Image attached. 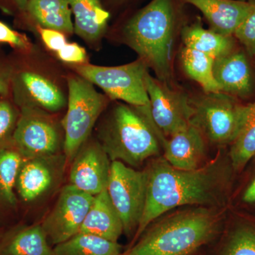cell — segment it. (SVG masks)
<instances>
[{
	"label": "cell",
	"mask_w": 255,
	"mask_h": 255,
	"mask_svg": "<svg viewBox=\"0 0 255 255\" xmlns=\"http://www.w3.org/2000/svg\"><path fill=\"white\" fill-rule=\"evenodd\" d=\"M221 214L197 207L174 213L150 228L130 252L132 255H187L216 234Z\"/></svg>",
	"instance_id": "4"
},
{
	"label": "cell",
	"mask_w": 255,
	"mask_h": 255,
	"mask_svg": "<svg viewBox=\"0 0 255 255\" xmlns=\"http://www.w3.org/2000/svg\"><path fill=\"white\" fill-rule=\"evenodd\" d=\"M251 7L246 17L235 31L234 38L244 47L247 55L255 56V0H250Z\"/></svg>",
	"instance_id": "29"
},
{
	"label": "cell",
	"mask_w": 255,
	"mask_h": 255,
	"mask_svg": "<svg viewBox=\"0 0 255 255\" xmlns=\"http://www.w3.org/2000/svg\"><path fill=\"white\" fill-rule=\"evenodd\" d=\"M181 58L186 73L201 85L206 93L220 92L213 73L214 58L185 46L182 50Z\"/></svg>",
	"instance_id": "25"
},
{
	"label": "cell",
	"mask_w": 255,
	"mask_h": 255,
	"mask_svg": "<svg viewBox=\"0 0 255 255\" xmlns=\"http://www.w3.org/2000/svg\"><path fill=\"white\" fill-rule=\"evenodd\" d=\"M166 140L138 109L119 104L101 127L97 140L112 162L120 161L136 168L158 156Z\"/></svg>",
	"instance_id": "3"
},
{
	"label": "cell",
	"mask_w": 255,
	"mask_h": 255,
	"mask_svg": "<svg viewBox=\"0 0 255 255\" xmlns=\"http://www.w3.org/2000/svg\"><path fill=\"white\" fill-rule=\"evenodd\" d=\"M79 75L100 87L112 100H121L151 113L150 103L146 90L147 65L141 59L117 67L81 65L76 68Z\"/></svg>",
	"instance_id": "6"
},
{
	"label": "cell",
	"mask_w": 255,
	"mask_h": 255,
	"mask_svg": "<svg viewBox=\"0 0 255 255\" xmlns=\"http://www.w3.org/2000/svg\"><path fill=\"white\" fill-rule=\"evenodd\" d=\"M68 111L62 122L63 152L70 164L82 145L90 139L92 129L105 110L107 100L96 91L93 84L82 78L68 79Z\"/></svg>",
	"instance_id": "5"
},
{
	"label": "cell",
	"mask_w": 255,
	"mask_h": 255,
	"mask_svg": "<svg viewBox=\"0 0 255 255\" xmlns=\"http://www.w3.org/2000/svg\"><path fill=\"white\" fill-rule=\"evenodd\" d=\"M19 114L9 101L0 100V148L11 146Z\"/></svg>",
	"instance_id": "28"
},
{
	"label": "cell",
	"mask_w": 255,
	"mask_h": 255,
	"mask_svg": "<svg viewBox=\"0 0 255 255\" xmlns=\"http://www.w3.org/2000/svg\"><path fill=\"white\" fill-rule=\"evenodd\" d=\"M20 109L11 146L23 159L59 155L63 141L49 112L33 107Z\"/></svg>",
	"instance_id": "9"
},
{
	"label": "cell",
	"mask_w": 255,
	"mask_h": 255,
	"mask_svg": "<svg viewBox=\"0 0 255 255\" xmlns=\"http://www.w3.org/2000/svg\"><path fill=\"white\" fill-rule=\"evenodd\" d=\"M74 16V31L87 41H96L107 28L110 14L101 0H68Z\"/></svg>",
	"instance_id": "21"
},
{
	"label": "cell",
	"mask_w": 255,
	"mask_h": 255,
	"mask_svg": "<svg viewBox=\"0 0 255 255\" xmlns=\"http://www.w3.org/2000/svg\"><path fill=\"white\" fill-rule=\"evenodd\" d=\"M0 43H8L21 50H27L30 46L29 42L24 35L11 29L1 21H0Z\"/></svg>",
	"instance_id": "30"
},
{
	"label": "cell",
	"mask_w": 255,
	"mask_h": 255,
	"mask_svg": "<svg viewBox=\"0 0 255 255\" xmlns=\"http://www.w3.org/2000/svg\"><path fill=\"white\" fill-rule=\"evenodd\" d=\"M53 251L55 255H120L122 247L116 242L79 233L55 246Z\"/></svg>",
	"instance_id": "24"
},
{
	"label": "cell",
	"mask_w": 255,
	"mask_h": 255,
	"mask_svg": "<svg viewBox=\"0 0 255 255\" xmlns=\"http://www.w3.org/2000/svg\"><path fill=\"white\" fill-rule=\"evenodd\" d=\"M80 233L94 235L118 243L119 238L124 233L123 223L107 189L94 196Z\"/></svg>",
	"instance_id": "18"
},
{
	"label": "cell",
	"mask_w": 255,
	"mask_h": 255,
	"mask_svg": "<svg viewBox=\"0 0 255 255\" xmlns=\"http://www.w3.org/2000/svg\"><path fill=\"white\" fill-rule=\"evenodd\" d=\"M146 170L147 196L137 237L169 210L185 205H216L223 199L226 176L218 159L194 170L185 171L174 168L165 159L159 158Z\"/></svg>",
	"instance_id": "1"
},
{
	"label": "cell",
	"mask_w": 255,
	"mask_h": 255,
	"mask_svg": "<svg viewBox=\"0 0 255 255\" xmlns=\"http://www.w3.org/2000/svg\"><path fill=\"white\" fill-rule=\"evenodd\" d=\"M223 255H255V225L245 224L235 229Z\"/></svg>",
	"instance_id": "27"
},
{
	"label": "cell",
	"mask_w": 255,
	"mask_h": 255,
	"mask_svg": "<svg viewBox=\"0 0 255 255\" xmlns=\"http://www.w3.org/2000/svg\"><path fill=\"white\" fill-rule=\"evenodd\" d=\"M147 187V170H136L120 161L112 162L107 191L127 234L138 227L145 209Z\"/></svg>",
	"instance_id": "8"
},
{
	"label": "cell",
	"mask_w": 255,
	"mask_h": 255,
	"mask_svg": "<svg viewBox=\"0 0 255 255\" xmlns=\"http://www.w3.org/2000/svg\"><path fill=\"white\" fill-rule=\"evenodd\" d=\"M132 255L131 254V253H130V252H129L128 253H127V254H125V255Z\"/></svg>",
	"instance_id": "37"
},
{
	"label": "cell",
	"mask_w": 255,
	"mask_h": 255,
	"mask_svg": "<svg viewBox=\"0 0 255 255\" xmlns=\"http://www.w3.org/2000/svg\"><path fill=\"white\" fill-rule=\"evenodd\" d=\"M3 235H4L3 230L1 229V228H0V239H1V237H2Z\"/></svg>",
	"instance_id": "36"
},
{
	"label": "cell",
	"mask_w": 255,
	"mask_h": 255,
	"mask_svg": "<svg viewBox=\"0 0 255 255\" xmlns=\"http://www.w3.org/2000/svg\"><path fill=\"white\" fill-rule=\"evenodd\" d=\"M174 0H152L128 20L126 41L153 69L158 80L172 87V47L175 10Z\"/></svg>",
	"instance_id": "2"
},
{
	"label": "cell",
	"mask_w": 255,
	"mask_h": 255,
	"mask_svg": "<svg viewBox=\"0 0 255 255\" xmlns=\"http://www.w3.org/2000/svg\"><path fill=\"white\" fill-rule=\"evenodd\" d=\"M206 94L192 103L191 124L214 143H232L241 130L249 104L243 105L236 97L221 92Z\"/></svg>",
	"instance_id": "7"
},
{
	"label": "cell",
	"mask_w": 255,
	"mask_h": 255,
	"mask_svg": "<svg viewBox=\"0 0 255 255\" xmlns=\"http://www.w3.org/2000/svg\"><path fill=\"white\" fill-rule=\"evenodd\" d=\"M200 10L213 31L233 36L251 7L250 0H184Z\"/></svg>",
	"instance_id": "17"
},
{
	"label": "cell",
	"mask_w": 255,
	"mask_h": 255,
	"mask_svg": "<svg viewBox=\"0 0 255 255\" xmlns=\"http://www.w3.org/2000/svg\"><path fill=\"white\" fill-rule=\"evenodd\" d=\"M70 184L96 196L107 189L112 161L98 140H88L70 162Z\"/></svg>",
	"instance_id": "12"
},
{
	"label": "cell",
	"mask_w": 255,
	"mask_h": 255,
	"mask_svg": "<svg viewBox=\"0 0 255 255\" xmlns=\"http://www.w3.org/2000/svg\"><path fill=\"white\" fill-rule=\"evenodd\" d=\"M37 28L42 40L50 50L58 52L67 44L66 38L62 32L38 26Z\"/></svg>",
	"instance_id": "31"
},
{
	"label": "cell",
	"mask_w": 255,
	"mask_h": 255,
	"mask_svg": "<svg viewBox=\"0 0 255 255\" xmlns=\"http://www.w3.org/2000/svg\"><path fill=\"white\" fill-rule=\"evenodd\" d=\"M93 199L94 196L71 184L65 186L41 224L48 241L57 246L80 233Z\"/></svg>",
	"instance_id": "11"
},
{
	"label": "cell",
	"mask_w": 255,
	"mask_h": 255,
	"mask_svg": "<svg viewBox=\"0 0 255 255\" xmlns=\"http://www.w3.org/2000/svg\"><path fill=\"white\" fill-rule=\"evenodd\" d=\"M243 201L248 204H254L255 203V177L248 187L245 191L243 197Z\"/></svg>",
	"instance_id": "35"
},
{
	"label": "cell",
	"mask_w": 255,
	"mask_h": 255,
	"mask_svg": "<svg viewBox=\"0 0 255 255\" xmlns=\"http://www.w3.org/2000/svg\"><path fill=\"white\" fill-rule=\"evenodd\" d=\"M66 162L65 155L23 159L16 181V190L26 203L38 200L51 189ZM67 163V162H66Z\"/></svg>",
	"instance_id": "14"
},
{
	"label": "cell",
	"mask_w": 255,
	"mask_h": 255,
	"mask_svg": "<svg viewBox=\"0 0 255 255\" xmlns=\"http://www.w3.org/2000/svg\"><path fill=\"white\" fill-rule=\"evenodd\" d=\"M145 83L152 121L165 138L190 125L194 110L187 96L155 80L148 72L145 74Z\"/></svg>",
	"instance_id": "10"
},
{
	"label": "cell",
	"mask_w": 255,
	"mask_h": 255,
	"mask_svg": "<svg viewBox=\"0 0 255 255\" xmlns=\"http://www.w3.org/2000/svg\"><path fill=\"white\" fill-rule=\"evenodd\" d=\"M182 38L185 47L216 58L236 50L234 36H223L211 29H205L196 22L184 28Z\"/></svg>",
	"instance_id": "23"
},
{
	"label": "cell",
	"mask_w": 255,
	"mask_h": 255,
	"mask_svg": "<svg viewBox=\"0 0 255 255\" xmlns=\"http://www.w3.org/2000/svg\"><path fill=\"white\" fill-rule=\"evenodd\" d=\"M13 68L10 65L0 62V95L6 96L11 90Z\"/></svg>",
	"instance_id": "33"
},
{
	"label": "cell",
	"mask_w": 255,
	"mask_h": 255,
	"mask_svg": "<svg viewBox=\"0 0 255 255\" xmlns=\"http://www.w3.org/2000/svg\"><path fill=\"white\" fill-rule=\"evenodd\" d=\"M246 52L240 50L214 60V77L220 92L237 99L251 97L255 88V78Z\"/></svg>",
	"instance_id": "15"
},
{
	"label": "cell",
	"mask_w": 255,
	"mask_h": 255,
	"mask_svg": "<svg viewBox=\"0 0 255 255\" xmlns=\"http://www.w3.org/2000/svg\"><path fill=\"white\" fill-rule=\"evenodd\" d=\"M255 156V102L249 104L244 122L231 143L230 158L235 170H242Z\"/></svg>",
	"instance_id": "26"
},
{
	"label": "cell",
	"mask_w": 255,
	"mask_h": 255,
	"mask_svg": "<svg viewBox=\"0 0 255 255\" xmlns=\"http://www.w3.org/2000/svg\"><path fill=\"white\" fill-rule=\"evenodd\" d=\"M23 159L12 146L0 148V226L17 213L16 181Z\"/></svg>",
	"instance_id": "20"
},
{
	"label": "cell",
	"mask_w": 255,
	"mask_h": 255,
	"mask_svg": "<svg viewBox=\"0 0 255 255\" xmlns=\"http://www.w3.org/2000/svg\"><path fill=\"white\" fill-rule=\"evenodd\" d=\"M58 57L63 62L70 63H82L86 60V51L77 43H67L58 51Z\"/></svg>",
	"instance_id": "32"
},
{
	"label": "cell",
	"mask_w": 255,
	"mask_h": 255,
	"mask_svg": "<svg viewBox=\"0 0 255 255\" xmlns=\"http://www.w3.org/2000/svg\"><path fill=\"white\" fill-rule=\"evenodd\" d=\"M28 0H0V9L6 13L24 12Z\"/></svg>",
	"instance_id": "34"
},
{
	"label": "cell",
	"mask_w": 255,
	"mask_h": 255,
	"mask_svg": "<svg viewBox=\"0 0 255 255\" xmlns=\"http://www.w3.org/2000/svg\"><path fill=\"white\" fill-rule=\"evenodd\" d=\"M0 255H55L41 224L19 226L4 233Z\"/></svg>",
	"instance_id": "19"
},
{
	"label": "cell",
	"mask_w": 255,
	"mask_h": 255,
	"mask_svg": "<svg viewBox=\"0 0 255 255\" xmlns=\"http://www.w3.org/2000/svg\"><path fill=\"white\" fill-rule=\"evenodd\" d=\"M23 14L42 28L72 33L74 23L68 0H28Z\"/></svg>",
	"instance_id": "22"
},
{
	"label": "cell",
	"mask_w": 255,
	"mask_h": 255,
	"mask_svg": "<svg viewBox=\"0 0 255 255\" xmlns=\"http://www.w3.org/2000/svg\"><path fill=\"white\" fill-rule=\"evenodd\" d=\"M11 89L15 103L20 107H33L47 112H56L66 104L56 85L39 74L29 70L13 71Z\"/></svg>",
	"instance_id": "13"
},
{
	"label": "cell",
	"mask_w": 255,
	"mask_h": 255,
	"mask_svg": "<svg viewBox=\"0 0 255 255\" xmlns=\"http://www.w3.org/2000/svg\"><path fill=\"white\" fill-rule=\"evenodd\" d=\"M162 147L164 158L174 168L191 171L201 167L205 144L204 135L194 124L167 138Z\"/></svg>",
	"instance_id": "16"
}]
</instances>
